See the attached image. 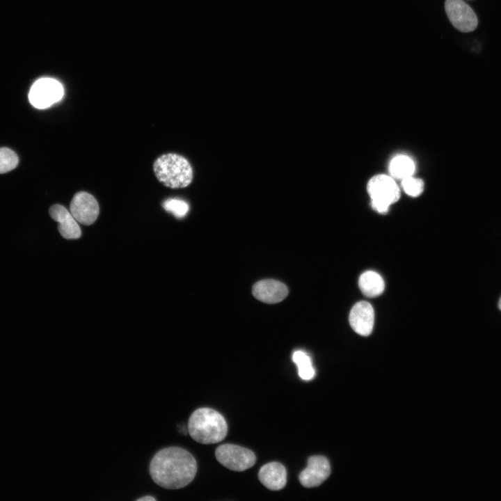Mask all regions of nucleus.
Instances as JSON below:
<instances>
[{"label": "nucleus", "instance_id": "obj_1", "mask_svg": "<svg viewBox=\"0 0 501 501\" xmlns=\"http://www.w3.org/2000/svg\"><path fill=\"white\" fill-rule=\"evenodd\" d=\"M197 463L193 455L180 447L159 450L150 464V474L159 486L177 489L188 485L195 477Z\"/></svg>", "mask_w": 501, "mask_h": 501}, {"label": "nucleus", "instance_id": "obj_2", "mask_svg": "<svg viewBox=\"0 0 501 501\" xmlns=\"http://www.w3.org/2000/svg\"><path fill=\"white\" fill-rule=\"evenodd\" d=\"M188 430L195 441L202 444H214L225 438L228 425L223 415L216 411L200 408L191 415Z\"/></svg>", "mask_w": 501, "mask_h": 501}, {"label": "nucleus", "instance_id": "obj_3", "mask_svg": "<svg viewBox=\"0 0 501 501\" xmlns=\"http://www.w3.org/2000/svg\"><path fill=\"white\" fill-rule=\"evenodd\" d=\"M153 170L159 182L171 189L188 186L193 180V170L183 157L173 153L163 154L154 162Z\"/></svg>", "mask_w": 501, "mask_h": 501}, {"label": "nucleus", "instance_id": "obj_4", "mask_svg": "<svg viewBox=\"0 0 501 501\" xmlns=\"http://www.w3.org/2000/svg\"><path fill=\"white\" fill-rule=\"evenodd\" d=\"M367 189L372 208L381 214H385L400 197L399 188L394 179L385 175L373 176L368 181Z\"/></svg>", "mask_w": 501, "mask_h": 501}, {"label": "nucleus", "instance_id": "obj_5", "mask_svg": "<svg viewBox=\"0 0 501 501\" xmlns=\"http://www.w3.org/2000/svg\"><path fill=\"white\" fill-rule=\"evenodd\" d=\"M215 456L221 464L234 471H244L248 469L256 461L253 452L233 444L218 446L215 451Z\"/></svg>", "mask_w": 501, "mask_h": 501}, {"label": "nucleus", "instance_id": "obj_6", "mask_svg": "<svg viewBox=\"0 0 501 501\" xmlns=\"http://www.w3.org/2000/svg\"><path fill=\"white\" fill-rule=\"evenodd\" d=\"M63 95V88L58 81L51 78H42L31 86L29 100L37 109H45L58 102Z\"/></svg>", "mask_w": 501, "mask_h": 501}, {"label": "nucleus", "instance_id": "obj_7", "mask_svg": "<svg viewBox=\"0 0 501 501\" xmlns=\"http://www.w3.org/2000/svg\"><path fill=\"white\" fill-rule=\"evenodd\" d=\"M445 9L450 22L459 31L470 32L477 28V17L463 0H445Z\"/></svg>", "mask_w": 501, "mask_h": 501}, {"label": "nucleus", "instance_id": "obj_8", "mask_svg": "<svg viewBox=\"0 0 501 501\" xmlns=\"http://www.w3.org/2000/svg\"><path fill=\"white\" fill-rule=\"evenodd\" d=\"M70 209L79 223L86 225L95 223L100 213L98 202L86 191L75 193L70 202Z\"/></svg>", "mask_w": 501, "mask_h": 501}, {"label": "nucleus", "instance_id": "obj_9", "mask_svg": "<svg viewBox=\"0 0 501 501\" xmlns=\"http://www.w3.org/2000/svg\"><path fill=\"white\" fill-rule=\"evenodd\" d=\"M331 467L328 459L323 456H312L308 459L307 467L300 472V483L306 488L319 486L330 475Z\"/></svg>", "mask_w": 501, "mask_h": 501}, {"label": "nucleus", "instance_id": "obj_10", "mask_svg": "<svg viewBox=\"0 0 501 501\" xmlns=\"http://www.w3.org/2000/svg\"><path fill=\"white\" fill-rule=\"evenodd\" d=\"M349 324L352 329L363 336L369 335L373 329L374 312L372 305L365 301H359L351 308Z\"/></svg>", "mask_w": 501, "mask_h": 501}, {"label": "nucleus", "instance_id": "obj_11", "mask_svg": "<svg viewBox=\"0 0 501 501\" xmlns=\"http://www.w3.org/2000/svg\"><path fill=\"white\" fill-rule=\"evenodd\" d=\"M49 214L58 222V229L63 237L73 239L81 237V231L78 221L64 206L59 204L53 205L49 208Z\"/></svg>", "mask_w": 501, "mask_h": 501}, {"label": "nucleus", "instance_id": "obj_12", "mask_svg": "<svg viewBox=\"0 0 501 501\" xmlns=\"http://www.w3.org/2000/svg\"><path fill=\"white\" fill-rule=\"evenodd\" d=\"M253 296L266 303H276L288 294V288L283 283L273 279L262 280L256 283L252 289Z\"/></svg>", "mask_w": 501, "mask_h": 501}, {"label": "nucleus", "instance_id": "obj_13", "mask_svg": "<svg viewBox=\"0 0 501 501\" xmlns=\"http://www.w3.org/2000/svg\"><path fill=\"white\" fill-rule=\"evenodd\" d=\"M260 482L268 489L278 491L287 483V472L279 462H270L261 467L258 472Z\"/></svg>", "mask_w": 501, "mask_h": 501}, {"label": "nucleus", "instance_id": "obj_14", "mask_svg": "<svg viewBox=\"0 0 501 501\" xmlns=\"http://www.w3.org/2000/svg\"><path fill=\"white\" fill-rule=\"evenodd\" d=\"M358 286L362 293L368 297L381 294L385 288L381 276L373 271H365L360 276Z\"/></svg>", "mask_w": 501, "mask_h": 501}, {"label": "nucleus", "instance_id": "obj_15", "mask_svg": "<svg viewBox=\"0 0 501 501\" xmlns=\"http://www.w3.org/2000/svg\"><path fill=\"white\" fill-rule=\"evenodd\" d=\"M415 169L412 159L405 155L396 156L391 160L389 166L392 177L401 180L412 176Z\"/></svg>", "mask_w": 501, "mask_h": 501}, {"label": "nucleus", "instance_id": "obj_16", "mask_svg": "<svg viewBox=\"0 0 501 501\" xmlns=\"http://www.w3.org/2000/svg\"><path fill=\"white\" fill-rule=\"evenodd\" d=\"M292 360L297 365L299 376L303 380L312 379L315 376L310 356L303 351H296L292 355Z\"/></svg>", "mask_w": 501, "mask_h": 501}, {"label": "nucleus", "instance_id": "obj_17", "mask_svg": "<svg viewBox=\"0 0 501 501\" xmlns=\"http://www.w3.org/2000/svg\"><path fill=\"white\" fill-rule=\"evenodd\" d=\"M18 162V157L13 150L5 147L0 148V174L13 170Z\"/></svg>", "mask_w": 501, "mask_h": 501}, {"label": "nucleus", "instance_id": "obj_18", "mask_svg": "<svg viewBox=\"0 0 501 501\" xmlns=\"http://www.w3.org/2000/svg\"><path fill=\"white\" fill-rule=\"evenodd\" d=\"M162 205L166 211L173 214L177 218L184 217L189 209L187 202L179 199H168L163 202Z\"/></svg>", "mask_w": 501, "mask_h": 501}, {"label": "nucleus", "instance_id": "obj_19", "mask_svg": "<svg viewBox=\"0 0 501 501\" xmlns=\"http://www.w3.org/2000/svg\"><path fill=\"white\" fill-rule=\"evenodd\" d=\"M401 186L404 192L411 197H417L424 191L423 181L412 176L401 180Z\"/></svg>", "mask_w": 501, "mask_h": 501}, {"label": "nucleus", "instance_id": "obj_20", "mask_svg": "<svg viewBox=\"0 0 501 501\" xmlns=\"http://www.w3.org/2000/svg\"><path fill=\"white\" fill-rule=\"evenodd\" d=\"M156 500V499H155L154 497H152V496L146 495V496H145V497H142V498H138L136 500H137V501H142V500H144V501H145V500L152 501V500Z\"/></svg>", "mask_w": 501, "mask_h": 501}, {"label": "nucleus", "instance_id": "obj_21", "mask_svg": "<svg viewBox=\"0 0 501 501\" xmlns=\"http://www.w3.org/2000/svg\"><path fill=\"white\" fill-rule=\"evenodd\" d=\"M498 307H499V309L501 310V297H500L499 303H498Z\"/></svg>", "mask_w": 501, "mask_h": 501}]
</instances>
